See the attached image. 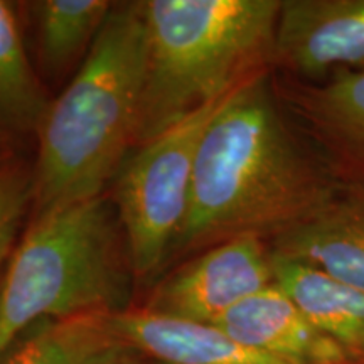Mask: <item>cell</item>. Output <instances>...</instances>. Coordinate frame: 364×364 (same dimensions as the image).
Masks as SVG:
<instances>
[{
  "mask_svg": "<svg viewBox=\"0 0 364 364\" xmlns=\"http://www.w3.org/2000/svg\"><path fill=\"white\" fill-rule=\"evenodd\" d=\"M324 208L322 184L300 154L262 75L228 97L196 157L188 216L172 250L285 230Z\"/></svg>",
  "mask_w": 364,
  "mask_h": 364,
  "instance_id": "cell-1",
  "label": "cell"
},
{
  "mask_svg": "<svg viewBox=\"0 0 364 364\" xmlns=\"http://www.w3.org/2000/svg\"><path fill=\"white\" fill-rule=\"evenodd\" d=\"M147 65L142 2L113 6L38 130L36 215L102 196L134 144Z\"/></svg>",
  "mask_w": 364,
  "mask_h": 364,
  "instance_id": "cell-2",
  "label": "cell"
},
{
  "mask_svg": "<svg viewBox=\"0 0 364 364\" xmlns=\"http://www.w3.org/2000/svg\"><path fill=\"white\" fill-rule=\"evenodd\" d=\"M280 0H147V65L134 145L253 80L273 56Z\"/></svg>",
  "mask_w": 364,
  "mask_h": 364,
  "instance_id": "cell-3",
  "label": "cell"
},
{
  "mask_svg": "<svg viewBox=\"0 0 364 364\" xmlns=\"http://www.w3.org/2000/svg\"><path fill=\"white\" fill-rule=\"evenodd\" d=\"M118 225L103 196L36 215L0 282V359L38 322L118 312L129 290Z\"/></svg>",
  "mask_w": 364,
  "mask_h": 364,
  "instance_id": "cell-4",
  "label": "cell"
},
{
  "mask_svg": "<svg viewBox=\"0 0 364 364\" xmlns=\"http://www.w3.org/2000/svg\"><path fill=\"white\" fill-rule=\"evenodd\" d=\"M230 95L139 145L136 152L122 162L113 201L135 275L147 277L156 272L174 247L188 216L203 135Z\"/></svg>",
  "mask_w": 364,
  "mask_h": 364,
  "instance_id": "cell-5",
  "label": "cell"
},
{
  "mask_svg": "<svg viewBox=\"0 0 364 364\" xmlns=\"http://www.w3.org/2000/svg\"><path fill=\"white\" fill-rule=\"evenodd\" d=\"M273 285L272 253L257 235L225 240L172 273L154 292L150 312L215 324L245 299Z\"/></svg>",
  "mask_w": 364,
  "mask_h": 364,
  "instance_id": "cell-6",
  "label": "cell"
},
{
  "mask_svg": "<svg viewBox=\"0 0 364 364\" xmlns=\"http://www.w3.org/2000/svg\"><path fill=\"white\" fill-rule=\"evenodd\" d=\"M273 56L306 76L364 65V0H282Z\"/></svg>",
  "mask_w": 364,
  "mask_h": 364,
  "instance_id": "cell-7",
  "label": "cell"
},
{
  "mask_svg": "<svg viewBox=\"0 0 364 364\" xmlns=\"http://www.w3.org/2000/svg\"><path fill=\"white\" fill-rule=\"evenodd\" d=\"M213 326L250 349L290 364H349L353 356L275 284L236 304Z\"/></svg>",
  "mask_w": 364,
  "mask_h": 364,
  "instance_id": "cell-8",
  "label": "cell"
},
{
  "mask_svg": "<svg viewBox=\"0 0 364 364\" xmlns=\"http://www.w3.org/2000/svg\"><path fill=\"white\" fill-rule=\"evenodd\" d=\"M113 324L132 351L156 364H290L255 351L213 324L150 312L118 311Z\"/></svg>",
  "mask_w": 364,
  "mask_h": 364,
  "instance_id": "cell-9",
  "label": "cell"
},
{
  "mask_svg": "<svg viewBox=\"0 0 364 364\" xmlns=\"http://www.w3.org/2000/svg\"><path fill=\"white\" fill-rule=\"evenodd\" d=\"M115 312L43 321L26 331L0 364H124L132 349L113 324Z\"/></svg>",
  "mask_w": 364,
  "mask_h": 364,
  "instance_id": "cell-10",
  "label": "cell"
},
{
  "mask_svg": "<svg viewBox=\"0 0 364 364\" xmlns=\"http://www.w3.org/2000/svg\"><path fill=\"white\" fill-rule=\"evenodd\" d=\"M273 284L348 353L364 354V290L272 252Z\"/></svg>",
  "mask_w": 364,
  "mask_h": 364,
  "instance_id": "cell-11",
  "label": "cell"
},
{
  "mask_svg": "<svg viewBox=\"0 0 364 364\" xmlns=\"http://www.w3.org/2000/svg\"><path fill=\"white\" fill-rule=\"evenodd\" d=\"M275 252L364 290V208H321L280 233Z\"/></svg>",
  "mask_w": 364,
  "mask_h": 364,
  "instance_id": "cell-12",
  "label": "cell"
},
{
  "mask_svg": "<svg viewBox=\"0 0 364 364\" xmlns=\"http://www.w3.org/2000/svg\"><path fill=\"white\" fill-rule=\"evenodd\" d=\"M49 100L27 56L14 4L0 0V144L38 135Z\"/></svg>",
  "mask_w": 364,
  "mask_h": 364,
  "instance_id": "cell-13",
  "label": "cell"
},
{
  "mask_svg": "<svg viewBox=\"0 0 364 364\" xmlns=\"http://www.w3.org/2000/svg\"><path fill=\"white\" fill-rule=\"evenodd\" d=\"M38 24L41 63L61 73L91 48L115 4L107 0H39L29 4Z\"/></svg>",
  "mask_w": 364,
  "mask_h": 364,
  "instance_id": "cell-14",
  "label": "cell"
},
{
  "mask_svg": "<svg viewBox=\"0 0 364 364\" xmlns=\"http://www.w3.org/2000/svg\"><path fill=\"white\" fill-rule=\"evenodd\" d=\"M318 108L341 130L364 144V71L338 76L318 95Z\"/></svg>",
  "mask_w": 364,
  "mask_h": 364,
  "instance_id": "cell-15",
  "label": "cell"
},
{
  "mask_svg": "<svg viewBox=\"0 0 364 364\" xmlns=\"http://www.w3.org/2000/svg\"><path fill=\"white\" fill-rule=\"evenodd\" d=\"M33 203V172L7 162L0 169V263L7 258L24 218Z\"/></svg>",
  "mask_w": 364,
  "mask_h": 364,
  "instance_id": "cell-16",
  "label": "cell"
},
{
  "mask_svg": "<svg viewBox=\"0 0 364 364\" xmlns=\"http://www.w3.org/2000/svg\"><path fill=\"white\" fill-rule=\"evenodd\" d=\"M7 154H9V149L4 144H0V169L7 164Z\"/></svg>",
  "mask_w": 364,
  "mask_h": 364,
  "instance_id": "cell-17",
  "label": "cell"
},
{
  "mask_svg": "<svg viewBox=\"0 0 364 364\" xmlns=\"http://www.w3.org/2000/svg\"><path fill=\"white\" fill-rule=\"evenodd\" d=\"M124 364H135V363H134V361H130V359H129V361H125Z\"/></svg>",
  "mask_w": 364,
  "mask_h": 364,
  "instance_id": "cell-18",
  "label": "cell"
}]
</instances>
